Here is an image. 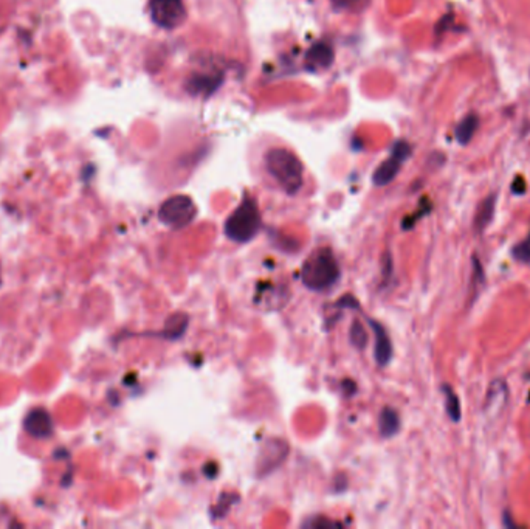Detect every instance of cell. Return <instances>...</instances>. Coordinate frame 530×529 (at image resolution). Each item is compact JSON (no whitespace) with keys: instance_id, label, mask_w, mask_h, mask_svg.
<instances>
[{"instance_id":"cell-9","label":"cell","mask_w":530,"mask_h":529,"mask_svg":"<svg viewBox=\"0 0 530 529\" xmlns=\"http://www.w3.org/2000/svg\"><path fill=\"white\" fill-rule=\"evenodd\" d=\"M368 323L375 336V351H374L375 362L379 363L380 368H383L391 362V357H393L391 338H389V334L386 332L385 327L379 323V321L368 319Z\"/></svg>"},{"instance_id":"cell-6","label":"cell","mask_w":530,"mask_h":529,"mask_svg":"<svg viewBox=\"0 0 530 529\" xmlns=\"http://www.w3.org/2000/svg\"><path fill=\"white\" fill-rule=\"evenodd\" d=\"M289 446L281 440H269L262 444L259 458H258V475H269L281 466L283 461L287 458Z\"/></svg>"},{"instance_id":"cell-4","label":"cell","mask_w":530,"mask_h":529,"mask_svg":"<svg viewBox=\"0 0 530 529\" xmlns=\"http://www.w3.org/2000/svg\"><path fill=\"white\" fill-rule=\"evenodd\" d=\"M196 216L197 208L194 200L188 196H181V194L164 200L158 211L160 222L175 230L188 227Z\"/></svg>"},{"instance_id":"cell-12","label":"cell","mask_w":530,"mask_h":529,"mask_svg":"<svg viewBox=\"0 0 530 529\" xmlns=\"http://www.w3.org/2000/svg\"><path fill=\"white\" fill-rule=\"evenodd\" d=\"M379 430L383 438H393L400 430V416L391 407L383 409L379 416Z\"/></svg>"},{"instance_id":"cell-10","label":"cell","mask_w":530,"mask_h":529,"mask_svg":"<svg viewBox=\"0 0 530 529\" xmlns=\"http://www.w3.org/2000/svg\"><path fill=\"white\" fill-rule=\"evenodd\" d=\"M188 325H190V317H188L186 314L177 312L168 319L163 332H160V336L168 340H177L179 337L184 336Z\"/></svg>"},{"instance_id":"cell-13","label":"cell","mask_w":530,"mask_h":529,"mask_svg":"<svg viewBox=\"0 0 530 529\" xmlns=\"http://www.w3.org/2000/svg\"><path fill=\"white\" fill-rule=\"evenodd\" d=\"M478 126H479V118L476 115L473 114L467 115V117L458 125V127H456V138H458V142L461 144L470 143L473 136L478 131Z\"/></svg>"},{"instance_id":"cell-17","label":"cell","mask_w":530,"mask_h":529,"mask_svg":"<svg viewBox=\"0 0 530 529\" xmlns=\"http://www.w3.org/2000/svg\"><path fill=\"white\" fill-rule=\"evenodd\" d=\"M514 257L521 263H530V236L514 248Z\"/></svg>"},{"instance_id":"cell-15","label":"cell","mask_w":530,"mask_h":529,"mask_svg":"<svg viewBox=\"0 0 530 529\" xmlns=\"http://www.w3.org/2000/svg\"><path fill=\"white\" fill-rule=\"evenodd\" d=\"M443 394H445V410H447V415L450 416V419H452L453 422H459L461 421V402H459V398L456 396V393L452 390V387L448 385H443Z\"/></svg>"},{"instance_id":"cell-18","label":"cell","mask_w":530,"mask_h":529,"mask_svg":"<svg viewBox=\"0 0 530 529\" xmlns=\"http://www.w3.org/2000/svg\"><path fill=\"white\" fill-rule=\"evenodd\" d=\"M335 2H338V3L341 5V7H351L352 3L358 2V0H335Z\"/></svg>"},{"instance_id":"cell-5","label":"cell","mask_w":530,"mask_h":529,"mask_svg":"<svg viewBox=\"0 0 530 529\" xmlns=\"http://www.w3.org/2000/svg\"><path fill=\"white\" fill-rule=\"evenodd\" d=\"M152 19L163 28L179 27L185 21L186 11L181 0H152Z\"/></svg>"},{"instance_id":"cell-3","label":"cell","mask_w":530,"mask_h":529,"mask_svg":"<svg viewBox=\"0 0 530 529\" xmlns=\"http://www.w3.org/2000/svg\"><path fill=\"white\" fill-rule=\"evenodd\" d=\"M262 225L259 205L254 197L245 196L225 222V235L237 244H247L259 233Z\"/></svg>"},{"instance_id":"cell-8","label":"cell","mask_w":530,"mask_h":529,"mask_svg":"<svg viewBox=\"0 0 530 529\" xmlns=\"http://www.w3.org/2000/svg\"><path fill=\"white\" fill-rule=\"evenodd\" d=\"M23 429L28 435H32L36 440H45L53 433V421L50 413L42 407L33 409L28 413L25 421H23Z\"/></svg>"},{"instance_id":"cell-11","label":"cell","mask_w":530,"mask_h":529,"mask_svg":"<svg viewBox=\"0 0 530 529\" xmlns=\"http://www.w3.org/2000/svg\"><path fill=\"white\" fill-rule=\"evenodd\" d=\"M495 205H496L495 194L485 197L483 202H481L479 208L476 211V216H474V230H476V232L481 233L489 227V224L493 219V215H495Z\"/></svg>"},{"instance_id":"cell-16","label":"cell","mask_w":530,"mask_h":529,"mask_svg":"<svg viewBox=\"0 0 530 529\" xmlns=\"http://www.w3.org/2000/svg\"><path fill=\"white\" fill-rule=\"evenodd\" d=\"M349 337H351V343L355 346L357 349L366 348V345H368V331H366V327L363 326V323L358 319H355V320L352 321Z\"/></svg>"},{"instance_id":"cell-7","label":"cell","mask_w":530,"mask_h":529,"mask_svg":"<svg viewBox=\"0 0 530 529\" xmlns=\"http://www.w3.org/2000/svg\"><path fill=\"white\" fill-rule=\"evenodd\" d=\"M410 155V146L406 143H399L395 146L391 159H388L385 163H382L380 168L374 174V184L383 186L393 182L395 175L399 174L400 166L406 157Z\"/></svg>"},{"instance_id":"cell-1","label":"cell","mask_w":530,"mask_h":529,"mask_svg":"<svg viewBox=\"0 0 530 529\" xmlns=\"http://www.w3.org/2000/svg\"><path fill=\"white\" fill-rule=\"evenodd\" d=\"M264 165L270 177L290 196L301 190L304 168L300 159L291 151L284 148L269 149L264 155Z\"/></svg>"},{"instance_id":"cell-14","label":"cell","mask_w":530,"mask_h":529,"mask_svg":"<svg viewBox=\"0 0 530 529\" xmlns=\"http://www.w3.org/2000/svg\"><path fill=\"white\" fill-rule=\"evenodd\" d=\"M332 58L333 53L331 48L324 44H318L307 54V63L312 64L315 69H322V67H327L332 63Z\"/></svg>"},{"instance_id":"cell-2","label":"cell","mask_w":530,"mask_h":529,"mask_svg":"<svg viewBox=\"0 0 530 529\" xmlns=\"http://www.w3.org/2000/svg\"><path fill=\"white\" fill-rule=\"evenodd\" d=\"M340 275L338 259L329 247H321L310 253L301 267V281L313 292H324L333 288Z\"/></svg>"}]
</instances>
